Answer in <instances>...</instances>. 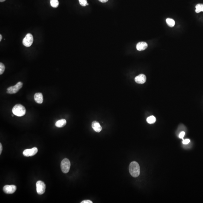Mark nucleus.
Instances as JSON below:
<instances>
[{"mask_svg": "<svg viewBox=\"0 0 203 203\" xmlns=\"http://www.w3.org/2000/svg\"><path fill=\"white\" fill-rule=\"evenodd\" d=\"M5 0H0V2H3L5 1Z\"/></svg>", "mask_w": 203, "mask_h": 203, "instance_id": "26", "label": "nucleus"}, {"mask_svg": "<svg viewBox=\"0 0 203 203\" xmlns=\"http://www.w3.org/2000/svg\"><path fill=\"white\" fill-rule=\"evenodd\" d=\"M87 5H89V4H88V3H87Z\"/></svg>", "mask_w": 203, "mask_h": 203, "instance_id": "27", "label": "nucleus"}, {"mask_svg": "<svg viewBox=\"0 0 203 203\" xmlns=\"http://www.w3.org/2000/svg\"><path fill=\"white\" fill-rule=\"evenodd\" d=\"M146 80V77L144 74H140L135 77V80L136 83L139 84H144Z\"/></svg>", "mask_w": 203, "mask_h": 203, "instance_id": "9", "label": "nucleus"}, {"mask_svg": "<svg viewBox=\"0 0 203 203\" xmlns=\"http://www.w3.org/2000/svg\"><path fill=\"white\" fill-rule=\"evenodd\" d=\"M196 9L195 10L196 13H199L200 12H203V4H198L196 6Z\"/></svg>", "mask_w": 203, "mask_h": 203, "instance_id": "16", "label": "nucleus"}, {"mask_svg": "<svg viewBox=\"0 0 203 203\" xmlns=\"http://www.w3.org/2000/svg\"><path fill=\"white\" fill-rule=\"evenodd\" d=\"M67 121L66 120L64 119L60 120L57 121L55 123V126L57 127H62L65 126L66 124Z\"/></svg>", "mask_w": 203, "mask_h": 203, "instance_id": "13", "label": "nucleus"}, {"mask_svg": "<svg viewBox=\"0 0 203 203\" xmlns=\"http://www.w3.org/2000/svg\"><path fill=\"white\" fill-rule=\"evenodd\" d=\"M12 112L16 116L22 117L25 114L26 109L25 107L21 104H16L13 108Z\"/></svg>", "mask_w": 203, "mask_h": 203, "instance_id": "2", "label": "nucleus"}, {"mask_svg": "<svg viewBox=\"0 0 203 203\" xmlns=\"http://www.w3.org/2000/svg\"><path fill=\"white\" fill-rule=\"evenodd\" d=\"M33 36L31 34H28L26 36L23 40V44L25 46L27 47H30L31 46L33 42Z\"/></svg>", "mask_w": 203, "mask_h": 203, "instance_id": "5", "label": "nucleus"}, {"mask_svg": "<svg viewBox=\"0 0 203 203\" xmlns=\"http://www.w3.org/2000/svg\"><path fill=\"white\" fill-rule=\"evenodd\" d=\"M156 119L155 117L153 115L149 117L147 119V121L149 124H153L156 121Z\"/></svg>", "mask_w": 203, "mask_h": 203, "instance_id": "15", "label": "nucleus"}, {"mask_svg": "<svg viewBox=\"0 0 203 203\" xmlns=\"http://www.w3.org/2000/svg\"><path fill=\"white\" fill-rule=\"evenodd\" d=\"M5 70V65L3 63L1 62L0 63V74L1 75L3 73Z\"/></svg>", "mask_w": 203, "mask_h": 203, "instance_id": "18", "label": "nucleus"}, {"mask_svg": "<svg viewBox=\"0 0 203 203\" xmlns=\"http://www.w3.org/2000/svg\"><path fill=\"white\" fill-rule=\"evenodd\" d=\"M166 22L170 27H173L175 25V21L173 19L167 18L166 20Z\"/></svg>", "mask_w": 203, "mask_h": 203, "instance_id": "14", "label": "nucleus"}, {"mask_svg": "<svg viewBox=\"0 0 203 203\" xmlns=\"http://www.w3.org/2000/svg\"><path fill=\"white\" fill-rule=\"evenodd\" d=\"M34 100L38 103L42 104L43 101V96L41 92H37L34 95Z\"/></svg>", "mask_w": 203, "mask_h": 203, "instance_id": "10", "label": "nucleus"}, {"mask_svg": "<svg viewBox=\"0 0 203 203\" xmlns=\"http://www.w3.org/2000/svg\"><path fill=\"white\" fill-rule=\"evenodd\" d=\"M23 85L22 82H19L14 86H10L8 88L7 93L9 94H15L22 88Z\"/></svg>", "mask_w": 203, "mask_h": 203, "instance_id": "4", "label": "nucleus"}, {"mask_svg": "<svg viewBox=\"0 0 203 203\" xmlns=\"http://www.w3.org/2000/svg\"><path fill=\"white\" fill-rule=\"evenodd\" d=\"M190 140L187 139H185L183 140V142H182V143H183L184 144H188V143H190Z\"/></svg>", "mask_w": 203, "mask_h": 203, "instance_id": "21", "label": "nucleus"}, {"mask_svg": "<svg viewBox=\"0 0 203 203\" xmlns=\"http://www.w3.org/2000/svg\"><path fill=\"white\" fill-rule=\"evenodd\" d=\"M38 152V149L36 147H34L32 149H27L24 151L23 155L25 156H32L35 155Z\"/></svg>", "mask_w": 203, "mask_h": 203, "instance_id": "7", "label": "nucleus"}, {"mask_svg": "<svg viewBox=\"0 0 203 203\" xmlns=\"http://www.w3.org/2000/svg\"><path fill=\"white\" fill-rule=\"evenodd\" d=\"M81 203H92V201L89 200H84L81 202Z\"/></svg>", "mask_w": 203, "mask_h": 203, "instance_id": "22", "label": "nucleus"}, {"mask_svg": "<svg viewBox=\"0 0 203 203\" xmlns=\"http://www.w3.org/2000/svg\"><path fill=\"white\" fill-rule=\"evenodd\" d=\"M79 3L80 5L83 7L86 6L87 5V1L86 0H79Z\"/></svg>", "mask_w": 203, "mask_h": 203, "instance_id": "19", "label": "nucleus"}, {"mask_svg": "<svg viewBox=\"0 0 203 203\" xmlns=\"http://www.w3.org/2000/svg\"><path fill=\"white\" fill-rule=\"evenodd\" d=\"M129 171L132 177L134 178L138 177L140 174V167L138 164L135 161L131 163L129 165Z\"/></svg>", "mask_w": 203, "mask_h": 203, "instance_id": "1", "label": "nucleus"}, {"mask_svg": "<svg viewBox=\"0 0 203 203\" xmlns=\"http://www.w3.org/2000/svg\"><path fill=\"white\" fill-rule=\"evenodd\" d=\"M99 1L102 2V3H105L108 1V0H98Z\"/></svg>", "mask_w": 203, "mask_h": 203, "instance_id": "24", "label": "nucleus"}, {"mask_svg": "<svg viewBox=\"0 0 203 203\" xmlns=\"http://www.w3.org/2000/svg\"><path fill=\"white\" fill-rule=\"evenodd\" d=\"M92 127L95 131L99 132L101 131L102 127L99 123L97 121H94L92 123Z\"/></svg>", "mask_w": 203, "mask_h": 203, "instance_id": "12", "label": "nucleus"}, {"mask_svg": "<svg viewBox=\"0 0 203 203\" xmlns=\"http://www.w3.org/2000/svg\"><path fill=\"white\" fill-rule=\"evenodd\" d=\"M12 116H13H13H14V115H12Z\"/></svg>", "mask_w": 203, "mask_h": 203, "instance_id": "28", "label": "nucleus"}, {"mask_svg": "<svg viewBox=\"0 0 203 203\" xmlns=\"http://www.w3.org/2000/svg\"><path fill=\"white\" fill-rule=\"evenodd\" d=\"M2 144L0 143V154H1L2 152Z\"/></svg>", "mask_w": 203, "mask_h": 203, "instance_id": "23", "label": "nucleus"}, {"mask_svg": "<svg viewBox=\"0 0 203 203\" xmlns=\"http://www.w3.org/2000/svg\"><path fill=\"white\" fill-rule=\"evenodd\" d=\"M37 192L38 194L42 195L44 193L46 190V185L43 182L39 181L36 183Z\"/></svg>", "mask_w": 203, "mask_h": 203, "instance_id": "6", "label": "nucleus"}, {"mask_svg": "<svg viewBox=\"0 0 203 203\" xmlns=\"http://www.w3.org/2000/svg\"><path fill=\"white\" fill-rule=\"evenodd\" d=\"M17 190V187L14 185H6L3 187V190L5 193L11 194L14 193Z\"/></svg>", "mask_w": 203, "mask_h": 203, "instance_id": "8", "label": "nucleus"}, {"mask_svg": "<svg viewBox=\"0 0 203 203\" xmlns=\"http://www.w3.org/2000/svg\"><path fill=\"white\" fill-rule=\"evenodd\" d=\"M2 36L1 34L0 35V42H1V41L2 39Z\"/></svg>", "mask_w": 203, "mask_h": 203, "instance_id": "25", "label": "nucleus"}, {"mask_svg": "<svg viewBox=\"0 0 203 203\" xmlns=\"http://www.w3.org/2000/svg\"><path fill=\"white\" fill-rule=\"evenodd\" d=\"M185 135V132H182L180 133L179 135V137L180 138H183Z\"/></svg>", "mask_w": 203, "mask_h": 203, "instance_id": "20", "label": "nucleus"}, {"mask_svg": "<svg viewBox=\"0 0 203 203\" xmlns=\"http://www.w3.org/2000/svg\"><path fill=\"white\" fill-rule=\"evenodd\" d=\"M50 3L51 6L56 8L59 6V2L58 0H50Z\"/></svg>", "mask_w": 203, "mask_h": 203, "instance_id": "17", "label": "nucleus"}, {"mask_svg": "<svg viewBox=\"0 0 203 203\" xmlns=\"http://www.w3.org/2000/svg\"><path fill=\"white\" fill-rule=\"evenodd\" d=\"M71 162L68 159L65 158L62 161L61 167L62 172L67 173L69 172L71 167Z\"/></svg>", "mask_w": 203, "mask_h": 203, "instance_id": "3", "label": "nucleus"}, {"mask_svg": "<svg viewBox=\"0 0 203 203\" xmlns=\"http://www.w3.org/2000/svg\"><path fill=\"white\" fill-rule=\"evenodd\" d=\"M148 44L145 42H140L137 44L136 48L138 51H143L148 48Z\"/></svg>", "mask_w": 203, "mask_h": 203, "instance_id": "11", "label": "nucleus"}]
</instances>
